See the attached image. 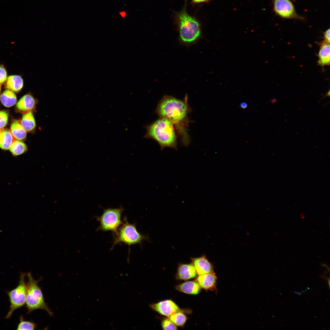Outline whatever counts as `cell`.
I'll return each instance as SVG.
<instances>
[{"label": "cell", "mask_w": 330, "mask_h": 330, "mask_svg": "<svg viewBox=\"0 0 330 330\" xmlns=\"http://www.w3.org/2000/svg\"><path fill=\"white\" fill-rule=\"evenodd\" d=\"M162 326L164 330H177L176 325L169 318L164 319L162 322Z\"/></svg>", "instance_id": "cell-24"}, {"label": "cell", "mask_w": 330, "mask_h": 330, "mask_svg": "<svg viewBox=\"0 0 330 330\" xmlns=\"http://www.w3.org/2000/svg\"><path fill=\"white\" fill-rule=\"evenodd\" d=\"M330 43L323 42L321 44L319 50L318 63L323 67L330 64Z\"/></svg>", "instance_id": "cell-15"}, {"label": "cell", "mask_w": 330, "mask_h": 330, "mask_svg": "<svg viewBox=\"0 0 330 330\" xmlns=\"http://www.w3.org/2000/svg\"><path fill=\"white\" fill-rule=\"evenodd\" d=\"M20 124L26 132H31L35 130L36 124L31 111L24 113L22 117Z\"/></svg>", "instance_id": "cell-17"}, {"label": "cell", "mask_w": 330, "mask_h": 330, "mask_svg": "<svg viewBox=\"0 0 330 330\" xmlns=\"http://www.w3.org/2000/svg\"><path fill=\"white\" fill-rule=\"evenodd\" d=\"M120 14L122 17H125L126 15V14L124 12H120Z\"/></svg>", "instance_id": "cell-30"}, {"label": "cell", "mask_w": 330, "mask_h": 330, "mask_svg": "<svg viewBox=\"0 0 330 330\" xmlns=\"http://www.w3.org/2000/svg\"><path fill=\"white\" fill-rule=\"evenodd\" d=\"M14 139L10 130L2 129L0 134V148L5 150L9 149Z\"/></svg>", "instance_id": "cell-19"}, {"label": "cell", "mask_w": 330, "mask_h": 330, "mask_svg": "<svg viewBox=\"0 0 330 330\" xmlns=\"http://www.w3.org/2000/svg\"><path fill=\"white\" fill-rule=\"evenodd\" d=\"M124 210L122 206L118 208L109 207L104 209L102 214L96 217L97 220L100 223L97 230L110 231L113 233H115L122 223L121 216Z\"/></svg>", "instance_id": "cell-6"}, {"label": "cell", "mask_w": 330, "mask_h": 330, "mask_svg": "<svg viewBox=\"0 0 330 330\" xmlns=\"http://www.w3.org/2000/svg\"><path fill=\"white\" fill-rule=\"evenodd\" d=\"M2 129H0V134L1 132V131H2Z\"/></svg>", "instance_id": "cell-32"}, {"label": "cell", "mask_w": 330, "mask_h": 330, "mask_svg": "<svg viewBox=\"0 0 330 330\" xmlns=\"http://www.w3.org/2000/svg\"><path fill=\"white\" fill-rule=\"evenodd\" d=\"M123 220L117 231L113 233V244L111 249L117 244L123 243L130 246L138 244H141L143 241L149 240L148 237L138 231L135 224L130 223L126 217H124Z\"/></svg>", "instance_id": "cell-5"}, {"label": "cell", "mask_w": 330, "mask_h": 330, "mask_svg": "<svg viewBox=\"0 0 330 330\" xmlns=\"http://www.w3.org/2000/svg\"><path fill=\"white\" fill-rule=\"evenodd\" d=\"M26 276L28 281L26 283L27 294L26 304L28 313L37 309L45 310L51 316L53 313L45 303L42 293L39 287L38 283L41 279L35 280L32 277L30 272L28 273Z\"/></svg>", "instance_id": "cell-4"}, {"label": "cell", "mask_w": 330, "mask_h": 330, "mask_svg": "<svg viewBox=\"0 0 330 330\" xmlns=\"http://www.w3.org/2000/svg\"><path fill=\"white\" fill-rule=\"evenodd\" d=\"M26 276L25 273L21 272L18 285L13 289L7 292L10 305L9 309L5 318H10L16 310L23 306L26 303L27 294Z\"/></svg>", "instance_id": "cell-7"}, {"label": "cell", "mask_w": 330, "mask_h": 330, "mask_svg": "<svg viewBox=\"0 0 330 330\" xmlns=\"http://www.w3.org/2000/svg\"><path fill=\"white\" fill-rule=\"evenodd\" d=\"M7 78V72L6 69L2 65L0 66V84H3Z\"/></svg>", "instance_id": "cell-26"}, {"label": "cell", "mask_w": 330, "mask_h": 330, "mask_svg": "<svg viewBox=\"0 0 330 330\" xmlns=\"http://www.w3.org/2000/svg\"><path fill=\"white\" fill-rule=\"evenodd\" d=\"M8 119V113L5 111H0V129H2L7 125Z\"/></svg>", "instance_id": "cell-25"}, {"label": "cell", "mask_w": 330, "mask_h": 330, "mask_svg": "<svg viewBox=\"0 0 330 330\" xmlns=\"http://www.w3.org/2000/svg\"><path fill=\"white\" fill-rule=\"evenodd\" d=\"M210 0H192V2L194 3H198L201 2H207Z\"/></svg>", "instance_id": "cell-28"}, {"label": "cell", "mask_w": 330, "mask_h": 330, "mask_svg": "<svg viewBox=\"0 0 330 330\" xmlns=\"http://www.w3.org/2000/svg\"><path fill=\"white\" fill-rule=\"evenodd\" d=\"M153 310L160 314L169 317L180 310L178 306L170 300H167L149 305Z\"/></svg>", "instance_id": "cell-9"}, {"label": "cell", "mask_w": 330, "mask_h": 330, "mask_svg": "<svg viewBox=\"0 0 330 330\" xmlns=\"http://www.w3.org/2000/svg\"><path fill=\"white\" fill-rule=\"evenodd\" d=\"M0 100L3 105L6 107H10L14 105L17 100L15 94L9 90L2 93L0 96Z\"/></svg>", "instance_id": "cell-20"}, {"label": "cell", "mask_w": 330, "mask_h": 330, "mask_svg": "<svg viewBox=\"0 0 330 330\" xmlns=\"http://www.w3.org/2000/svg\"><path fill=\"white\" fill-rule=\"evenodd\" d=\"M176 325L183 327L187 320L186 316L181 310L178 311L168 317Z\"/></svg>", "instance_id": "cell-22"}, {"label": "cell", "mask_w": 330, "mask_h": 330, "mask_svg": "<svg viewBox=\"0 0 330 330\" xmlns=\"http://www.w3.org/2000/svg\"><path fill=\"white\" fill-rule=\"evenodd\" d=\"M37 100L31 94H26L17 102L16 106L20 111L26 112L31 111L35 108Z\"/></svg>", "instance_id": "cell-13"}, {"label": "cell", "mask_w": 330, "mask_h": 330, "mask_svg": "<svg viewBox=\"0 0 330 330\" xmlns=\"http://www.w3.org/2000/svg\"><path fill=\"white\" fill-rule=\"evenodd\" d=\"M9 149L13 156H18L25 152L27 150V147L24 142L15 140L12 143Z\"/></svg>", "instance_id": "cell-21"}, {"label": "cell", "mask_w": 330, "mask_h": 330, "mask_svg": "<svg viewBox=\"0 0 330 330\" xmlns=\"http://www.w3.org/2000/svg\"><path fill=\"white\" fill-rule=\"evenodd\" d=\"M23 81L19 75H13L9 76L6 81V86L9 90L17 92L19 91L23 87Z\"/></svg>", "instance_id": "cell-16"}, {"label": "cell", "mask_w": 330, "mask_h": 330, "mask_svg": "<svg viewBox=\"0 0 330 330\" xmlns=\"http://www.w3.org/2000/svg\"><path fill=\"white\" fill-rule=\"evenodd\" d=\"M195 268L191 264H180L178 268L176 278L178 280H188L196 275Z\"/></svg>", "instance_id": "cell-12"}, {"label": "cell", "mask_w": 330, "mask_h": 330, "mask_svg": "<svg viewBox=\"0 0 330 330\" xmlns=\"http://www.w3.org/2000/svg\"><path fill=\"white\" fill-rule=\"evenodd\" d=\"M175 19L178 23L180 38L185 43H191L197 39L201 34L200 24L196 18L187 12L186 5L176 13Z\"/></svg>", "instance_id": "cell-3"}, {"label": "cell", "mask_w": 330, "mask_h": 330, "mask_svg": "<svg viewBox=\"0 0 330 330\" xmlns=\"http://www.w3.org/2000/svg\"><path fill=\"white\" fill-rule=\"evenodd\" d=\"M192 263L194 266L198 275L214 273L213 267L205 255L199 257L191 258Z\"/></svg>", "instance_id": "cell-10"}, {"label": "cell", "mask_w": 330, "mask_h": 330, "mask_svg": "<svg viewBox=\"0 0 330 330\" xmlns=\"http://www.w3.org/2000/svg\"><path fill=\"white\" fill-rule=\"evenodd\" d=\"M147 132L144 138L156 141L163 149L166 147L177 149L176 137L174 124L168 119L160 118L145 127Z\"/></svg>", "instance_id": "cell-2"}, {"label": "cell", "mask_w": 330, "mask_h": 330, "mask_svg": "<svg viewBox=\"0 0 330 330\" xmlns=\"http://www.w3.org/2000/svg\"><path fill=\"white\" fill-rule=\"evenodd\" d=\"M240 107L243 108H245L247 106V104L245 102H242L240 105Z\"/></svg>", "instance_id": "cell-29"}, {"label": "cell", "mask_w": 330, "mask_h": 330, "mask_svg": "<svg viewBox=\"0 0 330 330\" xmlns=\"http://www.w3.org/2000/svg\"><path fill=\"white\" fill-rule=\"evenodd\" d=\"M217 277L214 273L198 276L195 280L201 288L214 291L216 289Z\"/></svg>", "instance_id": "cell-11"}, {"label": "cell", "mask_w": 330, "mask_h": 330, "mask_svg": "<svg viewBox=\"0 0 330 330\" xmlns=\"http://www.w3.org/2000/svg\"><path fill=\"white\" fill-rule=\"evenodd\" d=\"M324 42L330 43V29L329 28L324 33Z\"/></svg>", "instance_id": "cell-27"}, {"label": "cell", "mask_w": 330, "mask_h": 330, "mask_svg": "<svg viewBox=\"0 0 330 330\" xmlns=\"http://www.w3.org/2000/svg\"><path fill=\"white\" fill-rule=\"evenodd\" d=\"M176 289L180 292L191 295H196L199 293L201 288L195 281H190L185 282L176 286Z\"/></svg>", "instance_id": "cell-14"}, {"label": "cell", "mask_w": 330, "mask_h": 330, "mask_svg": "<svg viewBox=\"0 0 330 330\" xmlns=\"http://www.w3.org/2000/svg\"><path fill=\"white\" fill-rule=\"evenodd\" d=\"M10 131L15 140L21 141L26 137L27 132L18 121H15L12 123Z\"/></svg>", "instance_id": "cell-18"}, {"label": "cell", "mask_w": 330, "mask_h": 330, "mask_svg": "<svg viewBox=\"0 0 330 330\" xmlns=\"http://www.w3.org/2000/svg\"><path fill=\"white\" fill-rule=\"evenodd\" d=\"M172 96H164L159 102L156 112L160 118L170 121L183 135H185V127L188 123L187 102Z\"/></svg>", "instance_id": "cell-1"}, {"label": "cell", "mask_w": 330, "mask_h": 330, "mask_svg": "<svg viewBox=\"0 0 330 330\" xmlns=\"http://www.w3.org/2000/svg\"><path fill=\"white\" fill-rule=\"evenodd\" d=\"M273 10L277 15L286 19H301L289 0H273Z\"/></svg>", "instance_id": "cell-8"}, {"label": "cell", "mask_w": 330, "mask_h": 330, "mask_svg": "<svg viewBox=\"0 0 330 330\" xmlns=\"http://www.w3.org/2000/svg\"><path fill=\"white\" fill-rule=\"evenodd\" d=\"M36 325L34 322L24 320L23 316L20 317V322L18 324L17 330H35Z\"/></svg>", "instance_id": "cell-23"}, {"label": "cell", "mask_w": 330, "mask_h": 330, "mask_svg": "<svg viewBox=\"0 0 330 330\" xmlns=\"http://www.w3.org/2000/svg\"><path fill=\"white\" fill-rule=\"evenodd\" d=\"M1 85H0V92H1Z\"/></svg>", "instance_id": "cell-31"}]
</instances>
